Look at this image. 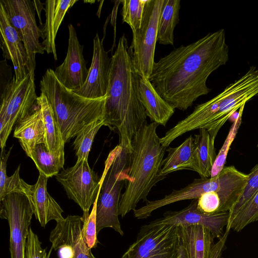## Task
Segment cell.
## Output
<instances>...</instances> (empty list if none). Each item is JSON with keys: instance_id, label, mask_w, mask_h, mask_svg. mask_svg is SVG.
<instances>
[{"instance_id": "cell-1", "label": "cell", "mask_w": 258, "mask_h": 258, "mask_svg": "<svg viewBox=\"0 0 258 258\" xmlns=\"http://www.w3.org/2000/svg\"><path fill=\"white\" fill-rule=\"evenodd\" d=\"M228 59L225 32L221 29L155 61L149 79L167 102L184 111L211 91L206 83L208 77Z\"/></svg>"}, {"instance_id": "cell-2", "label": "cell", "mask_w": 258, "mask_h": 258, "mask_svg": "<svg viewBox=\"0 0 258 258\" xmlns=\"http://www.w3.org/2000/svg\"><path fill=\"white\" fill-rule=\"evenodd\" d=\"M105 105V125L119 134V145L130 153L132 142L147 121L140 94V79L127 40L119 38L112 55Z\"/></svg>"}, {"instance_id": "cell-3", "label": "cell", "mask_w": 258, "mask_h": 258, "mask_svg": "<svg viewBox=\"0 0 258 258\" xmlns=\"http://www.w3.org/2000/svg\"><path fill=\"white\" fill-rule=\"evenodd\" d=\"M158 125L145 122L132 142L128 178L118 206V215L122 218L134 211L140 201L148 202L153 187L166 177L161 171L167 148L160 143Z\"/></svg>"}, {"instance_id": "cell-4", "label": "cell", "mask_w": 258, "mask_h": 258, "mask_svg": "<svg viewBox=\"0 0 258 258\" xmlns=\"http://www.w3.org/2000/svg\"><path fill=\"white\" fill-rule=\"evenodd\" d=\"M40 89L51 106L64 143L91 122L104 119L106 96L97 99L80 96L65 87L51 69L43 76Z\"/></svg>"}, {"instance_id": "cell-5", "label": "cell", "mask_w": 258, "mask_h": 258, "mask_svg": "<svg viewBox=\"0 0 258 258\" xmlns=\"http://www.w3.org/2000/svg\"><path fill=\"white\" fill-rule=\"evenodd\" d=\"M130 153L118 145L105 162L96 207L97 233L111 228L121 235L123 232L118 219L120 193L128 178Z\"/></svg>"}, {"instance_id": "cell-6", "label": "cell", "mask_w": 258, "mask_h": 258, "mask_svg": "<svg viewBox=\"0 0 258 258\" xmlns=\"http://www.w3.org/2000/svg\"><path fill=\"white\" fill-rule=\"evenodd\" d=\"M34 75L29 73L19 83L15 75L1 93L0 142L5 149L15 124L31 113L37 107Z\"/></svg>"}, {"instance_id": "cell-7", "label": "cell", "mask_w": 258, "mask_h": 258, "mask_svg": "<svg viewBox=\"0 0 258 258\" xmlns=\"http://www.w3.org/2000/svg\"><path fill=\"white\" fill-rule=\"evenodd\" d=\"M180 237L178 226L144 225L121 258H178Z\"/></svg>"}, {"instance_id": "cell-8", "label": "cell", "mask_w": 258, "mask_h": 258, "mask_svg": "<svg viewBox=\"0 0 258 258\" xmlns=\"http://www.w3.org/2000/svg\"><path fill=\"white\" fill-rule=\"evenodd\" d=\"M164 0H147L141 27L133 32L130 47L135 66L141 77L149 79L154 63L159 19Z\"/></svg>"}, {"instance_id": "cell-9", "label": "cell", "mask_w": 258, "mask_h": 258, "mask_svg": "<svg viewBox=\"0 0 258 258\" xmlns=\"http://www.w3.org/2000/svg\"><path fill=\"white\" fill-rule=\"evenodd\" d=\"M11 25L18 32L25 47L29 73L34 75L36 54H43L44 48L39 42L44 38L42 28L37 24L35 8L30 0H1Z\"/></svg>"}, {"instance_id": "cell-10", "label": "cell", "mask_w": 258, "mask_h": 258, "mask_svg": "<svg viewBox=\"0 0 258 258\" xmlns=\"http://www.w3.org/2000/svg\"><path fill=\"white\" fill-rule=\"evenodd\" d=\"M68 198L73 200L83 212L82 222L89 215V210L98 197L101 179L89 165L88 160L77 161L72 167L55 175Z\"/></svg>"}, {"instance_id": "cell-11", "label": "cell", "mask_w": 258, "mask_h": 258, "mask_svg": "<svg viewBox=\"0 0 258 258\" xmlns=\"http://www.w3.org/2000/svg\"><path fill=\"white\" fill-rule=\"evenodd\" d=\"M1 217L10 228L11 258H25L26 245L33 214L28 198L19 192L7 195L1 201Z\"/></svg>"}, {"instance_id": "cell-12", "label": "cell", "mask_w": 258, "mask_h": 258, "mask_svg": "<svg viewBox=\"0 0 258 258\" xmlns=\"http://www.w3.org/2000/svg\"><path fill=\"white\" fill-rule=\"evenodd\" d=\"M258 94V70L254 66L242 77L230 84L221 92L218 111L206 130L216 137L223 125L243 104Z\"/></svg>"}, {"instance_id": "cell-13", "label": "cell", "mask_w": 258, "mask_h": 258, "mask_svg": "<svg viewBox=\"0 0 258 258\" xmlns=\"http://www.w3.org/2000/svg\"><path fill=\"white\" fill-rule=\"evenodd\" d=\"M197 202L198 199L192 200L189 205L182 210L166 212L162 217L150 222L148 225L154 226L169 224L178 227L199 225L207 228L215 238L220 239L224 234V227L228 223L229 212L206 214L198 209Z\"/></svg>"}, {"instance_id": "cell-14", "label": "cell", "mask_w": 258, "mask_h": 258, "mask_svg": "<svg viewBox=\"0 0 258 258\" xmlns=\"http://www.w3.org/2000/svg\"><path fill=\"white\" fill-rule=\"evenodd\" d=\"M69 41L66 56L63 62L54 70L57 80L67 89L74 91L84 84L89 69L86 67L81 45L75 28L72 24L68 26Z\"/></svg>"}, {"instance_id": "cell-15", "label": "cell", "mask_w": 258, "mask_h": 258, "mask_svg": "<svg viewBox=\"0 0 258 258\" xmlns=\"http://www.w3.org/2000/svg\"><path fill=\"white\" fill-rule=\"evenodd\" d=\"M111 58L105 50L97 33L93 39V52L87 78L84 85L74 91L76 94L90 99L106 96L110 74Z\"/></svg>"}, {"instance_id": "cell-16", "label": "cell", "mask_w": 258, "mask_h": 258, "mask_svg": "<svg viewBox=\"0 0 258 258\" xmlns=\"http://www.w3.org/2000/svg\"><path fill=\"white\" fill-rule=\"evenodd\" d=\"M187 258H221L229 231L226 230L219 240L207 228L199 225L179 226Z\"/></svg>"}, {"instance_id": "cell-17", "label": "cell", "mask_w": 258, "mask_h": 258, "mask_svg": "<svg viewBox=\"0 0 258 258\" xmlns=\"http://www.w3.org/2000/svg\"><path fill=\"white\" fill-rule=\"evenodd\" d=\"M0 38L3 57L12 62L16 81L19 83L29 74L28 55L18 32L10 23L1 3Z\"/></svg>"}, {"instance_id": "cell-18", "label": "cell", "mask_w": 258, "mask_h": 258, "mask_svg": "<svg viewBox=\"0 0 258 258\" xmlns=\"http://www.w3.org/2000/svg\"><path fill=\"white\" fill-rule=\"evenodd\" d=\"M82 223L81 217L77 215H69L56 221L49 236L51 248L56 250L59 246L67 244L74 251L73 258H96L83 238Z\"/></svg>"}, {"instance_id": "cell-19", "label": "cell", "mask_w": 258, "mask_h": 258, "mask_svg": "<svg viewBox=\"0 0 258 258\" xmlns=\"http://www.w3.org/2000/svg\"><path fill=\"white\" fill-rule=\"evenodd\" d=\"M48 177L39 172L36 183L31 185L28 196L36 219L42 227L52 220L57 221L64 219L63 212L57 203L47 190Z\"/></svg>"}, {"instance_id": "cell-20", "label": "cell", "mask_w": 258, "mask_h": 258, "mask_svg": "<svg viewBox=\"0 0 258 258\" xmlns=\"http://www.w3.org/2000/svg\"><path fill=\"white\" fill-rule=\"evenodd\" d=\"M77 2V0H47L45 3L46 20L42 28L44 38L41 44L44 50L48 54H52L55 60H57L55 43L57 31L66 13Z\"/></svg>"}, {"instance_id": "cell-21", "label": "cell", "mask_w": 258, "mask_h": 258, "mask_svg": "<svg viewBox=\"0 0 258 258\" xmlns=\"http://www.w3.org/2000/svg\"><path fill=\"white\" fill-rule=\"evenodd\" d=\"M139 89L147 116L152 122L165 126L175 108L158 94L149 79L140 77Z\"/></svg>"}, {"instance_id": "cell-22", "label": "cell", "mask_w": 258, "mask_h": 258, "mask_svg": "<svg viewBox=\"0 0 258 258\" xmlns=\"http://www.w3.org/2000/svg\"><path fill=\"white\" fill-rule=\"evenodd\" d=\"M14 137L19 140L23 149L30 158L37 145L45 144L44 123L38 105L31 113L16 124Z\"/></svg>"}, {"instance_id": "cell-23", "label": "cell", "mask_w": 258, "mask_h": 258, "mask_svg": "<svg viewBox=\"0 0 258 258\" xmlns=\"http://www.w3.org/2000/svg\"><path fill=\"white\" fill-rule=\"evenodd\" d=\"M199 130V134L194 136L195 147L189 170L197 172L201 178H210L217 157L215 139L206 129Z\"/></svg>"}, {"instance_id": "cell-24", "label": "cell", "mask_w": 258, "mask_h": 258, "mask_svg": "<svg viewBox=\"0 0 258 258\" xmlns=\"http://www.w3.org/2000/svg\"><path fill=\"white\" fill-rule=\"evenodd\" d=\"M42 116L45 132V145L50 152L64 153V142L51 106L45 95L41 93L37 98Z\"/></svg>"}, {"instance_id": "cell-25", "label": "cell", "mask_w": 258, "mask_h": 258, "mask_svg": "<svg viewBox=\"0 0 258 258\" xmlns=\"http://www.w3.org/2000/svg\"><path fill=\"white\" fill-rule=\"evenodd\" d=\"M180 0H164L158 25L157 42L174 44V30L179 21Z\"/></svg>"}, {"instance_id": "cell-26", "label": "cell", "mask_w": 258, "mask_h": 258, "mask_svg": "<svg viewBox=\"0 0 258 258\" xmlns=\"http://www.w3.org/2000/svg\"><path fill=\"white\" fill-rule=\"evenodd\" d=\"M194 147V137L190 136L179 146L167 148L168 154L163 160L161 174L166 176L178 170H189Z\"/></svg>"}, {"instance_id": "cell-27", "label": "cell", "mask_w": 258, "mask_h": 258, "mask_svg": "<svg viewBox=\"0 0 258 258\" xmlns=\"http://www.w3.org/2000/svg\"><path fill=\"white\" fill-rule=\"evenodd\" d=\"M11 147L8 151L2 150L0 166V201L7 195L13 192H19L28 196L31 185L25 182L20 177V165L11 176L6 173L7 162L10 156Z\"/></svg>"}, {"instance_id": "cell-28", "label": "cell", "mask_w": 258, "mask_h": 258, "mask_svg": "<svg viewBox=\"0 0 258 258\" xmlns=\"http://www.w3.org/2000/svg\"><path fill=\"white\" fill-rule=\"evenodd\" d=\"M34 162L39 172L48 178L59 173L64 163V153L50 152L44 143L39 144L35 147L31 157Z\"/></svg>"}, {"instance_id": "cell-29", "label": "cell", "mask_w": 258, "mask_h": 258, "mask_svg": "<svg viewBox=\"0 0 258 258\" xmlns=\"http://www.w3.org/2000/svg\"><path fill=\"white\" fill-rule=\"evenodd\" d=\"M103 125H105L104 119L96 120L86 125L77 134L73 144L77 161L88 160L94 137Z\"/></svg>"}, {"instance_id": "cell-30", "label": "cell", "mask_w": 258, "mask_h": 258, "mask_svg": "<svg viewBox=\"0 0 258 258\" xmlns=\"http://www.w3.org/2000/svg\"><path fill=\"white\" fill-rule=\"evenodd\" d=\"M258 220V191L240 210L226 229L236 231L242 230L247 225Z\"/></svg>"}, {"instance_id": "cell-31", "label": "cell", "mask_w": 258, "mask_h": 258, "mask_svg": "<svg viewBox=\"0 0 258 258\" xmlns=\"http://www.w3.org/2000/svg\"><path fill=\"white\" fill-rule=\"evenodd\" d=\"M258 191V164L248 174V178L241 194L233 208L229 211V219L226 227L231 223L240 210Z\"/></svg>"}, {"instance_id": "cell-32", "label": "cell", "mask_w": 258, "mask_h": 258, "mask_svg": "<svg viewBox=\"0 0 258 258\" xmlns=\"http://www.w3.org/2000/svg\"><path fill=\"white\" fill-rule=\"evenodd\" d=\"M147 0H124L122 4L121 15L123 22L127 23L133 32L141 27L144 9Z\"/></svg>"}, {"instance_id": "cell-33", "label": "cell", "mask_w": 258, "mask_h": 258, "mask_svg": "<svg viewBox=\"0 0 258 258\" xmlns=\"http://www.w3.org/2000/svg\"><path fill=\"white\" fill-rule=\"evenodd\" d=\"M245 105V104H243L240 107L238 116L235 119L233 124L230 128L229 134L224 144L220 150L218 155H217L216 160L211 171V177H213L217 175L224 167L227 155L230 146L234 140L237 130L241 123L242 113Z\"/></svg>"}, {"instance_id": "cell-34", "label": "cell", "mask_w": 258, "mask_h": 258, "mask_svg": "<svg viewBox=\"0 0 258 258\" xmlns=\"http://www.w3.org/2000/svg\"><path fill=\"white\" fill-rule=\"evenodd\" d=\"M98 198L93 205V208L88 218L83 222L82 225L83 237L90 249L96 248L98 243L96 228V207Z\"/></svg>"}, {"instance_id": "cell-35", "label": "cell", "mask_w": 258, "mask_h": 258, "mask_svg": "<svg viewBox=\"0 0 258 258\" xmlns=\"http://www.w3.org/2000/svg\"><path fill=\"white\" fill-rule=\"evenodd\" d=\"M221 201L218 193L210 191L204 193L198 199L197 208L206 214L222 212Z\"/></svg>"}, {"instance_id": "cell-36", "label": "cell", "mask_w": 258, "mask_h": 258, "mask_svg": "<svg viewBox=\"0 0 258 258\" xmlns=\"http://www.w3.org/2000/svg\"><path fill=\"white\" fill-rule=\"evenodd\" d=\"M52 248H51L48 253L46 249L41 247V242L36 234L30 227L27 239L25 258H49Z\"/></svg>"}, {"instance_id": "cell-37", "label": "cell", "mask_w": 258, "mask_h": 258, "mask_svg": "<svg viewBox=\"0 0 258 258\" xmlns=\"http://www.w3.org/2000/svg\"><path fill=\"white\" fill-rule=\"evenodd\" d=\"M59 258H73L74 251L72 247L67 244L59 246L57 249Z\"/></svg>"}, {"instance_id": "cell-38", "label": "cell", "mask_w": 258, "mask_h": 258, "mask_svg": "<svg viewBox=\"0 0 258 258\" xmlns=\"http://www.w3.org/2000/svg\"><path fill=\"white\" fill-rule=\"evenodd\" d=\"M178 258H187L186 250L183 243L181 236L180 237V244L178 249Z\"/></svg>"}, {"instance_id": "cell-39", "label": "cell", "mask_w": 258, "mask_h": 258, "mask_svg": "<svg viewBox=\"0 0 258 258\" xmlns=\"http://www.w3.org/2000/svg\"><path fill=\"white\" fill-rule=\"evenodd\" d=\"M257 146H258V143H257Z\"/></svg>"}]
</instances>
